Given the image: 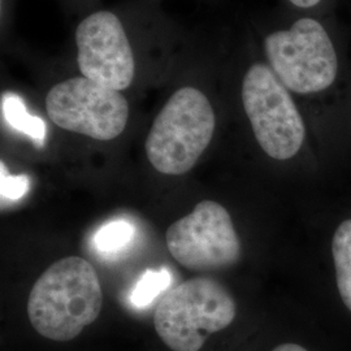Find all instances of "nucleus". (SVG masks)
<instances>
[{
    "label": "nucleus",
    "instance_id": "obj_10",
    "mask_svg": "<svg viewBox=\"0 0 351 351\" xmlns=\"http://www.w3.org/2000/svg\"><path fill=\"white\" fill-rule=\"evenodd\" d=\"M332 256L339 297L351 313V219L337 226L332 239Z\"/></svg>",
    "mask_w": 351,
    "mask_h": 351
},
{
    "label": "nucleus",
    "instance_id": "obj_6",
    "mask_svg": "<svg viewBox=\"0 0 351 351\" xmlns=\"http://www.w3.org/2000/svg\"><path fill=\"white\" fill-rule=\"evenodd\" d=\"M46 111L55 125L97 141L117 138L129 120V104L121 91L84 75L52 86L46 97Z\"/></svg>",
    "mask_w": 351,
    "mask_h": 351
},
{
    "label": "nucleus",
    "instance_id": "obj_5",
    "mask_svg": "<svg viewBox=\"0 0 351 351\" xmlns=\"http://www.w3.org/2000/svg\"><path fill=\"white\" fill-rule=\"evenodd\" d=\"M237 315L232 294L216 280L197 277L165 293L154 314L158 336L173 351H199Z\"/></svg>",
    "mask_w": 351,
    "mask_h": 351
},
{
    "label": "nucleus",
    "instance_id": "obj_12",
    "mask_svg": "<svg viewBox=\"0 0 351 351\" xmlns=\"http://www.w3.org/2000/svg\"><path fill=\"white\" fill-rule=\"evenodd\" d=\"M172 276L167 269H147L133 289L130 302L136 307H146L154 301L160 293L169 288Z\"/></svg>",
    "mask_w": 351,
    "mask_h": 351
},
{
    "label": "nucleus",
    "instance_id": "obj_11",
    "mask_svg": "<svg viewBox=\"0 0 351 351\" xmlns=\"http://www.w3.org/2000/svg\"><path fill=\"white\" fill-rule=\"evenodd\" d=\"M134 237V228L125 220H113L101 226L94 237V245L101 254L111 255L124 250Z\"/></svg>",
    "mask_w": 351,
    "mask_h": 351
},
{
    "label": "nucleus",
    "instance_id": "obj_2",
    "mask_svg": "<svg viewBox=\"0 0 351 351\" xmlns=\"http://www.w3.org/2000/svg\"><path fill=\"white\" fill-rule=\"evenodd\" d=\"M101 306V281L93 264L80 256H66L38 278L26 308L42 337L68 342L99 317Z\"/></svg>",
    "mask_w": 351,
    "mask_h": 351
},
{
    "label": "nucleus",
    "instance_id": "obj_4",
    "mask_svg": "<svg viewBox=\"0 0 351 351\" xmlns=\"http://www.w3.org/2000/svg\"><path fill=\"white\" fill-rule=\"evenodd\" d=\"M215 128L207 95L193 86L178 88L151 125L145 143L147 159L163 175H185L211 143Z\"/></svg>",
    "mask_w": 351,
    "mask_h": 351
},
{
    "label": "nucleus",
    "instance_id": "obj_7",
    "mask_svg": "<svg viewBox=\"0 0 351 351\" xmlns=\"http://www.w3.org/2000/svg\"><path fill=\"white\" fill-rule=\"evenodd\" d=\"M165 242L176 262L195 272L229 268L242 254L230 215L213 201L199 202L193 213L169 226Z\"/></svg>",
    "mask_w": 351,
    "mask_h": 351
},
{
    "label": "nucleus",
    "instance_id": "obj_3",
    "mask_svg": "<svg viewBox=\"0 0 351 351\" xmlns=\"http://www.w3.org/2000/svg\"><path fill=\"white\" fill-rule=\"evenodd\" d=\"M239 97L254 138L268 158L288 162L301 154L307 142L304 117L264 59L243 68Z\"/></svg>",
    "mask_w": 351,
    "mask_h": 351
},
{
    "label": "nucleus",
    "instance_id": "obj_13",
    "mask_svg": "<svg viewBox=\"0 0 351 351\" xmlns=\"http://www.w3.org/2000/svg\"><path fill=\"white\" fill-rule=\"evenodd\" d=\"M29 190V178L25 175L12 176L5 168L4 163L0 164V194L1 199L19 201Z\"/></svg>",
    "mask_w": 351,
    "mask_h": 351
},
{
    "label": "nucleus",
    "instance_id": "obj_15",
    "mask_svg": "<svg viewBox=\"0 0 351 351\" xmlns=\"http://www.w3.org/2000/svg\"><path fill=\"white\" fill-rule=\"evenodd\" d=\"M272 351H308L307 349H304L301 345H297V343H282L280 346H277Z\"/></svg>",
    "mask_w": 351,
    "mask_h": 351
},
{
    "label": "nucleus",
    "instance_id": "obj_1",
    "mask_svg": "<svg viewBox=\"0 0 351 351\" xmlns=\"http://www.w3.org/2000/svg\"><path fill=\"white\" fill-rule=\"evenodd\" d=\"M265 63L295 98L324 101L351 93V52L335 13H297L262 38Z\"/></svg>",
    "mask_w": 351,
    "mask_h": 351
},
{
    "label": "nucleus",
    "instance_id": "obj_8",
    "mask_svg": "<svg viewBox=\"0 0 351 351\" xmlns=\"http://www.w3.org/2000/svg\"><path fill=\"white\" fill-rule=\"evenodd\" d=\"M77 62L84 77L123 91L132 85L136 60L125 29L110 11L91 13L75 30Z\"/></svg>",
    "mask_w": 351,
    "mask_h": 351
},
{
    "label": "nucleus",
    "instance_id": "obj_14",
    "mask_svg": "<svg viewBox=\"0 0 351 351\" xmlns=\"http://www.w3.org/2000/svg\"><path fill=\"white\" fill-rule=\"evenodd\" d=\"M339 0H287L297 13H335Z\"/></svg>",
    "mask_w": 351,
    "mask_h": 351
},
{
    "label": "nucleus",
    "instance_id": "obj_9",
    "mask_svg": "<svg viewBox=\"0 0 351 351\" xmlns=\"http://www.w3.org/2000/svg\"><path fill=\"white\" fill-rule=\"evenodd\" d=\"M1 113L8 125L32 139L38 146L46 142L47 128L43 119L33 116L27 111L23 98L13 93L1 95Z\"/></svg>",
    "mask_w": 351,
    "mask_h": 351
}]
</instances>
